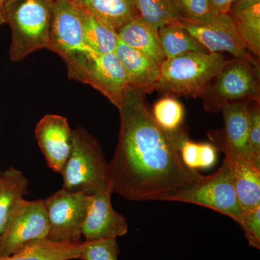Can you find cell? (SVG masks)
Listing matches in <instances>:
<instances>
[{
  "label": "cell",
  "instance_id": "484cf974",
  "mask_svg": "<svg viewBox=\"0 0 260 260\" xmlns=\"http://www.w3.org/2000/svg\"><path fill=\"white\" fill-rule=\"evenodd\" d=\"M179 151L182 161L193 170L209 169L218 160V150L211 143H195L186 139Z\"/></svg>",
  "mask_w": 260,
  "mask_h": 260
},
{
  "label": "cell",
  "instance_id": "4dcf8cb0",
  "mask_svg": "<svg viewBox=\"0 0 260 260\" xmlns=\"http://www.w3.org/2000/svg\"><path fill=\"white\" fill-rule=\"evenodd\" d=\"M235 0H209L210 10L215 15L229 14Z\"/></svg>",
  "mask_w": 260,
  "mask_h": 260
},
{
  "label": "cell",
  "instance_id": "603a6c76",
  "mask_svg": "<svg viewBox=\"0 0 260 260\" xmlns=\"http://www.w3.org/2000/svg\"><path fill=\"white\" fill-rule=\"evenodd\" d=\"M234 28L246 50L260 56V3L242 11L231 12Z\"/></svg>",
  "mask_w": 260,
  "mask_h": 260
},
{
  "label": "cell",
  "instance_id": "7c38bea8",
  "mask_svg": "<svg viewBox=\"0 0 260 260\" xmlns=\"http://www.w3.org/2000/svg\"><path fill=\"white\" fill-rule=\"evenodd\" d=\"M250 102L244 101L224 106L221 110L224 120L223 129L210 132L208 137L218 151L223 152L225 155H240L254 162L248 141Z\"/></svg>",
  "mask_w": 260,
  "mask_h": 260
},
{
  "label": "cell",
  "instance_id": "83f0119b",
  "mask_svg": "<svg viewBox=\"0 0 260 260\" xmlns=\"http://www.w3.org/2000/svg\"><path fill=\"white\" fill-rule=\"evenodd\" d=\"M120 249L116 239L84 241L78 259L118 260Z\"/></svg>",
  "mask_w": 260,
  "mask_h": 260
},
{
  "label": "cell",
  "instance_id": "9a60e30c",
  "mask_svg": "<svg viewBox=\"0 0 260 260\" xmlns=\"http://www.w3.org/2000/svg\"><path fill=\"white\" fill-rule=\"evenodd\" d=\"M114 53L125 72L129 88L143 93L155 90L160 78V64L119 39Z\"/></svg>",
  "mask_w": 260,
  "mask_h": 260
},
{
  "label": "cell",
  "instance_id": "8fae6325",
  "mask_svg": "<svg viewBox=\"0 0 260 260\" xmlns=\"http://www.w3.org/2000/svg\"><path fill=\"white\" fill-rule=\"evenodd\" d=\"M179 21L208 52H227L233 57L244 58L257 65L239 39L229 14L219 15L213 21L205 23Z\"/></svg>",
  "mask_w": 260,
  "mask_h": 260
},
{
  "label": "cell",
  "instance_id": "2e32d148",
  "mask_svg": "<svg viewBox=\"0 0 260 260\" xmlns=\"http://www.w3.org/2000/svg\"><path fill=\"white\" fill-rule=\"evenodd\" d=\"M232 172L238 201L242 211L260 206V167L237 155H225Z\"/></svg>",
  "mask_w": 260,
  "mask_h": 260
},
{
  "label": "cell",
  "instance_id": "30bf717a",
  "mask_svg": "<svg viewBox=\"0 0 260 260\" xmlns=\"http://www.w3.org/2000/svg\"><path fill=\"white\" fill-rule=\"evenodd\" d=\"M47 49L64 61L93 51L84 39L80 8L71 0H55Z\"/></svg>",
  "mask_w": 260,
  "mask_h": 260
},
{
  "label": "cell",
  "instance_id": "f546056e",
  "mask_svg": "<svg viewBox=\"0 0 260 260\" xmlns=\"http://www.w3.org/2000/svg\"><path fill=\"white\" fill-rule=\"evenodd\" d=\"M249 148L256 166L260 167V107L254 102L251 107L249 126Z\"/></svg>",
  "mask_w": 260,
  "mask_h": 260
},
{
  "label": "cell",
  "instance_id": "3957f363",
  "mask_svg": "<svg viewBox=\"0 0 260 260\" xmlns=\"http://www.w3.org/2000/svg\"><path fill=\"white\" fill-rule=\"evenodd\" d=\"M225 61L220 53L188 52L166 59L155 90L167 95L201 96Z\"/></svg>",
  "mask_w": 260,
  "mask_h": 260
},
{
  "label": "cell",
  "instance_id": "cb8c5ba5",
  "mask_svg": "<svg viewBox=\"0 0 260 260\" xmlns=\"http://www.w3.org/2000/svg\"><path fill=\"white\" fill-rule=\"evenodd\" d=\"M137 5L140 16L157 30L179 20L175 0H137Z\"/></svg>",
  "mask_w": 260,
  "mask_h": 260
},
{
  "label": "cell",
  "instance_id": "7402d4cb",
  "mask_svg": "<svg viewBox=\"0 0 260 260\" xmlns=\"http://www.w3.org/2000/svg\"><path fill=\"white\" fill-rule=\"evenodd\" d=\"M80 10L87 45L97 54L114 53L119 42L117 32L88 12Z\"/></svg>",
  "mask_w": 260,
  "mask_h": 260
},
{
  "label": "cell",
  "instance_id": "f1b7e54d",
  "mask_svg": "<svg viewBox=\"0 0 260 260\" xmlns=\"http://www.w3.org/2000/svg\"><path fill=\"white\" fill-rule=\"evenodd\" d=\"M245 234L249 245L260 249V206L243 212L242 218L237 223Z\"/></svg>",
  "mask_w": 260,
  "mask_h": 260
},
{
  "label": "cell",
  "instance_id": "4316f807",
  "mask_svg": "<svg viewBox=\"0 0 260 260\" xmlns=\"http://www.w3.org/2000/svg\"><path fill=\"white\" fill-rule=\"evenodd\" d=\"M179 20L189 22L213 21L219 15L210 10L209 0H175Z\"/></svg>",
  "mask_w": 260,
  "mask_h": 260
},
{
  "label": "cell",
  "instance_id": "6da1fadb",
  "mask_svg": "<svg viewBox=\"0 0 260 260\" xmlns=\"http://www.w3.org/2000/svg\"><path fill=\"white\" fill-rule=\"evenodd\" d=\"M119 140L109 162L111 191L137 202L166 201L205 176L186 167L180 148L189 139L184 126L164 131L156 124L145 93L128 88L118 107Z\"/></svg>",
  "mask_w": 260,
  "mask_h": 260
},
{
  "label": "cell",
  "instance_id": "ba28073f",
  "mask_svg": "<svg viewBox=\"0 0 260 260\" xmlns=\"http://www.w3.org/2000/svg\"><path fill=\"white\" fill-rule=\"evenodd\" d=\"M49 229L44 200L30 201L23 198L0 234V257L12 255L29 244L47 239Z\"/></svg>",
  "mask_w": 260,
  "mask_h": 260
},
{
  "label": "cell",
  "instance_id": "ac0fdd59",
  "mask_svg": "<svg viewBox=\"0 0 260 260\" xmlns=\"http://www.w3.org/2000/svg\"><path fill=\"white\" fill-rule=\"evenodd\" d=\"M117 35L121 42L150 56L159 64L165 60L158 30L147 23L140 15L121 27Z\"/></svg>",
  "mask_w": 260,
  "mask_h": 260
},
{
  "label": "cell",
  "instance_id": "ffe728a7",
  "mask_svg": "<svg viewBox=\"0 0 260 260\" xmlns=\"http://www.w3.org/2000/svg\"><path fill=\"white\" fill-rule=\"evenodd\" d=\"M28 178L15 167L0 172V234L15 206L28 194Z\"/></svg>",
  "mask_w": 260,
  "mask_h": 260
},
{
  "label": "cell",
  "instance_id": "44dd1931",
  "mask_svg": "<svg viewBox=\"0 0 260 260\" xmlns=\"http://www.w3.org/2000/svg\"><path fill=\"white\" fill-rule=\"evenodd\" d=\"M158 35L166 59L184 53H208L179 20L158 29Z\"/></svg>",
  "mask_w": 260,
  "mask_h": 260
},
{
  "label": "cell",
  "instance_id": "8992f818",
  "mask_svg": "<svg viewBox=\"0 0 260 260\" xmlns=\"http://www.w3.org/2000/svg\"><path fill=\"white\" fill-rule=\"evenodd\" d=\"M166 202H179L205 207L239 221L243 211L238 201L232 172L227 160L213 174L205 176L182 190L167 198Z\"/></svg>",
  "mask_w": 260,
  "mask_h": 260
},
{
  "label": "cell",
  "instance_id": "d4e9b609",
  "mask_svg": "<svg viewBox=\"0 0 260 260\" xmlns=\"http://www.w3.org/2000/svg\"><path fill=\"white\" fill-rule=\"evenodd\" d=\"M151 114L156 124L164 131L172 133L184 126V106L172 95L159 99L153 106Z\"/></svg>",
  "mask_w": 260,
  "mask_h": 260
},
{
  "label": "cell",
  "instance_id": "9c48e42d",
  "mask_svg": "<svg viewBox=\"0 0 260 260\" xmlns=\"http://www.w3.org/2000/svg\"><path fill=\"white\" fill-rule=\"evenodd\" d=\"M91 195L61 189L44 200L49 220L47 240L81 242L82 228Z\"/></svg>",
  "mask_w": 260,
  "mask_h": 260
},
{
  "label": "cell",
  "instance_id": "277c9868",
  "mask_svg": "<svg viewBox=\"0 0 260 260\" xmlns=\"http://www.w3.org/2000/svg\"><path fill=\"white\" fill-rule=\"evenodd\" d=\"M61 175L63 189L88 195L109 187V162L100 145L83 128L73 130V145Z\"/></svg>",
  "mask_w": 260,
  "mask_h": 260
},
{
  "label": "cell",
  "instance_id": "5bb4252c",
  "mask_svg": "<svg viewBox=\"0 0 260 260\" xmlns=\"http://www.w3.org/2000/svg\"><path fill=\"white\" fill-rule=\"evenodd\" d=\"M35 137L47 165L53 172L61 174L73 145V129L68 119L47 114L38 122Z\"/></svg>",
  "mask_w": 260,
  "mask_h": 260
},
{
  "label": "cell",
  "instance_id": "1f68e13d",
  "mask_svg": "<svg viewBox=\"0 0 260 260\" xmlns=\"http://www.w3.org/2000/svg\"><path fill=\"white\" fill-rule=\"evenodd\" d=\"M259 3L260 0H235L232 5L231 12L242 11Z\"/></svg>",
  "mask_w": 260,
  "mask_h": 260
},
{
  "label": "cell",
  "instance_id": "7a4b0ae2",
  "mask_svg": "<svg viewBox=\"0 0 260 260\" xmlns=\"http://www.w3.org/2000/svg\"><path fill=\"white\" fill-rule=\"evenodd\" d=\"M55 0H9L5 5L6 23L11 30L9 57L20 61L47 49Z\"/></svg>",
  "mask_w": 260,
  "mask_h": 260
},
{
  "label": "cell",
  "instance_id": "4fadbf2b",
  "mask_svg": "<svg viewBox=\"0 0 260 260\" xmlns=\"http://www.w3.org/2000/svg\"><path fill=\"white\" fill-rule=\"evenodd\" d=\"M112 194L108 189L91 195L82 228L85 241L117 239L127 233L129 224L125 217L113 208Z\"/></svg>",
  "mask_w": 260,
  "mask_h": 260
},
{
  "label": "cell",
  "instance_id": "5b68a950",
  "mask_svg": "<svg viewBox=\"0 0 260 260\" xmlns=\"http://www.w3.org/2000/svg\"><path fill=\"white\" fill-rule=\"evenodd\" d=\"M257 67L244 58L233 57L226 60L216 78L201 95L205 109L216 112L230 103L259 102V84L254 70Z\"/></svg>",
  "mask_w": 260,
  "mask_h": 260
},
{
  "label": "cell",
  "instance_id": "e0dca14e",
  "mask_svg": "<svg viewBox=\"0 0 260 260\" xmlns=\"http://www.w3.org/2000/svg\"><path fill=\"white\" fill-rule=\"evenodd\" d=\"M116 32L139 15L137 0H71Z\"/></svg>",
  "mask_w": 260,
  "mask_h": 260
},
{
  "label": "cell",
  "instance_id": "52a82bcc",
  "mask_svg": "<svg viewBox=\"0 0 260 260\" xmlns=\"http://www.w3.org/2000/svg\"><path fill=\"white\" fill-rule=\"evenodd\" d=\"M65 64L70 79L90 85L113 105L119 107L129 85L114 53L100 54L91 51Z\"/></svg>",
  "mask_w": 260,
  "mask_h": 260
},
{
  "label": "cell",
  "instance_id": "d6a6232c",
  "mask_svg": "<svg viewBox=\"0 0 260 260\" xmlns=\"http://www.w3.org/2000/svg\"><path fill=\"white\" fill-rule=\"evenodd\" d=\"M9 0H0V25L6 23L5 18V5Z\"/></svg>",
  "mask_w": 260,
  "mask_h": 260
},
{
  "label": "cell",
  "instance_id": "d6986e66",
  "mask_svg": "<svg viewBox=\"0 0 260 260\" xmlns=\"http://www.w3.org/2000/svg\"><path fill=\"white\" fill-rule=\"evenodd\" d=\"M83 242H54L47 239L32 243L18 252L0 260H71L78 259Z\"/></svg>",
  "mask_w": 260,
  "mask_h": 260
}]
</instances>
